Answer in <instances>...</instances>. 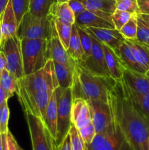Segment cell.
I'll return each mask as SVG.
<instances>
[{"label":"cell","instance_id":"9a60e30c","mask_svg":"<svg viewBox=\"0 0 149 150\" xmlns=\"http://www.w3.org/2000/svg\"><path fill=\"white\" fill-rule=\"evenodd\" d=\"M71 122L77 129L85 127L92 122L90 108L86 100L73 98L71 109Z\"/></svg>","mask_w":149,"mask_h":150},{"label":"cell","instance_id":"f35d334b","mask_svg":"<svg viewBox=\"0 0 149 150\" xmlns=\"http://www.w3.org/2000/svg\"><path fill=\"white\" fill-rule=\"evenodd\" d=\"M67 3H68L71 10L74 13L75 17L86 10L81 0H69Z\"/></svg>","mask_w":149,"mask_h":150},{"label":"cell","instance_id":"277c9868","mask_svg":"<svg viewBox=\"0 0 149 150\" xmlns=\"http://www.w3.org/2000/svg\"><path fill=\"white\" fill-rule=\"evenodd\" d=\"M20 42L25 76L42 69L51 59L48 40L21 38Z\"/></svg>","mask_w":149,"mask_h":150},{"label":"cell","instance_id":"c3c4849f","mask_svg":"<svg viewBox=\"0 0 149 150\" xmlns=\"http://www.w3.org/2000/svg\"><path fill=\"white\" fill-rule=\"evenodd\" d=\"M0 150H2V139H1V134H0Z\"/></svg>","mask_w":149,"mask_h":150},{"label":"cell","instance_id":"f907efd6","mask_svg":"<svg viewBox=\"0 0 149 150\" xmlns=\"http://www.w3.org/2000/svg\"><path fill=\"white\" fill-rule=\"evenodd\" d=\"M17 150H24V149H22V148L20 147V146H19L18 144V146H17Z\"/></svg>","mask_w":149,"mask_h":150},{"label":"cell","instance_id":"5bb4252c","mask_svg":"<svg viewBox=\"0 0 149 150\" xmlns=\"http://www.w3.org/2000/svg\"><path fill=\"white\" fill-rule=\"evenodd\" d=\"M122 80L131 90L140 95L149 92V72L146 74L124 68Z\"/></svg>","mask_w":149,"mask_h":150},{"label":"cell","instance_id":"1f68e13d","mask_svg":"<svg viewBox=\"0 0 149 150\" xmlns=\"http://www.w3.org/2000/svg\"><path fill=\"white\" fill-rule=\"evenodd\" d=\"M77 26V32H78L79 37H80V41H81L82 46H83V51H84V56L81 60L87 59L88 57H90L91 54L92 49V40L91 36L86 32V29L83 27L80 26Z\"/></svg>","mask_w":149,"mask_h":150},{"label":"cell","instance_id":"d4e9b609","mask_svg":"<svg viewBox=\"0 0 149 150\" xmlns=\"http://www.w3.org/2000/svg\"><path fill=\"white\" fill-rule=\"evenodd\" d=\"M86 10L102 11L112 14L116 10V0H81Z\"/></svg>","mask_w":149,"mask_h":150},{"label":"cell","instance_id":"30bf717a","mask_svg":"<svg viewBox=\"0 0 149 150\" xmlns=\"http://www.w3.org/2000/svg\"><path fill=\"white\" fill-rule=\"evenodd\" d=\"M91 40L92 49L90 57L85 59L76 62L94 74L99 75V76H110L109 70L107 67L106 62H105V54H104L102 43L92 36Z\"/></svg>","mask_w":149,"mask_h":150},{"label":"cell","instance_id":"836d02e7","mask_svg":"<svg viewBox=\"0 0 149 150\" xmlns=\"http://www.w3.org/2000/svg\"><path fill=\"white\" fill-rule=\"evenodd\" d=\"M116 10L127 12L131 14H138L139 8L137 0H116Z\"/></svg>","mask_w":149,"mask_h":150},{"label":"cell","instance_id":"f1b7e54d","mask_svg":"<svg viewBox=\"0 0 149 150\" xmlns=\"http://www.w3.org/2000/svg\"><path fill=\"white\" fill-rule=\"evenodd\" d=\"M54 24H55L56 30L57 35L61 40V43L64 45L66 50H67L70 43V40L71 38L72 34V25L67 24L63 23L60 20L56 18H53Z\"/></svg>","mask_w":149,"mask_h":150},{"label":"cell","instance_id":"3957f363","mask_svg":"<svg viewBox=\"0 0 149 150\" xmlns=\"http://www.w3.org/2000/svg\"><path fill=\"white\" fill-rule=\"evenodd\" d=\"M58 86L53 61L50 59L40 70L17 80L18 100L44 92H53Z\"/></svg>","mask_w":149,"mask_h":150},{"label":"cell","instance_id":"7c38bea8","mask_svg":"<svg viewBox=\"0 0 149 150\" xmlns=\"http://www.w3.org/2000/svg\"><path fill=\"white\" fill-rule=\"evenodd\" d=\"M74 23L83 28L115 29L112 21V14L95 10H84L76 16Z\"/></svg>","mask_w":149,"mask_h":150},{"label":"cell","instance_id":"83f0119b","mask_svg":"<svg viewBox=\"0 0 149 150\" xmlns=\"http://www.w3.org/2000/svg\"><path fill=\"white\" fill-rule=\"evenodd\" d=\"M126 86H127L129 96L134 105L149 118V92L145 95H140L129 89L127 85Z\"/></svg>","mask_w":149,"mask_h":150},{"label":"cell","instance_id":"4dcf8cb0","mask_svg":"<svg viewBox=\"0 0 149 150\" xmlns=\"http://www.w3.org/2000/svg\"><path fill=\"white\" fill-rule=\"evenodd\" d=\"M10 1L18 24L19 26L23 16L29 11L30 0H10Z\"/></svg>","mask_w":149,"mask_h":150},{"label":"cell","instance_id":"681fc988","mask_svg":"<svg viewBox=\"0 0 149 150\" xmlns=\"http://www.w3.org/2000/svg\"><path fill=\"white\" fill-rule=\"evenodd\" d=\"M69 0H57L58 2H67Z\"/></svg>","mask_w":149,"mask_h":150},{"label":"cell","instance_id":"ba28073f","mask_svg":"<svg viewBox=\"0 0 149 150\" xmlns=\"http://www.w3.org/2000/svg\"><path fill=\"white\" fill-rule=\"evenodd\" d=\"M33 150H56V142L43 120L30 113H25Z\"/></svg>","mask_w":149,"mask_h":150},{"label":"cell","instance_id":"b9f144b4","mask_svg":"<svg viewBox=\"0 0 149 150\" xmlns=\"http://www.w3.org/2000/svg\"><path fill=\"white\" fill-rule=\"evenodd\" d=\"M7 144H8V150H17V146L18 144L16 142L15 139L9 130L7 133Z\"/></svg>","mask_w":149,"mask_h":150},{"label":"cell","instance_id":"ac0fdd59","mask_svg":"<svg viewBox=\"0 0 149 150\" xmlns=\"http://www.w3.org/2000/svg\"><path fill=\"white\" fill-rule=\"evenodd\" d=\"M102 45L104 54H105V62L107 67L109 70L110 76L115 81H118L122 79L124 67L122 65L119 57L107 45Z\"/></svg>","mask_w":149,"mask_h":150},{"label":"cell","instance_id":"e575fe53","mask_svg":"<svg viewBox=\"0 0 149 150\" xmlns=\"http://www.w3.org/2000/svg\"><path fill=\"white\" fill-rule=\"evenodd\" d=\"M132 15L134 14H131V13L122 11V10H115V12L112 14V21L115 29L120 31V29L124 26V24L131 18Z\"/></svg>","mask_w":149,"mask_h":150},{"label":"cell","instance_id":"60d3db41","mask_svg":"<svg viewBox=\"0 0 149 150\" xmlns=\"http://www.w3.org/2000/svg\"><path fill=\"white\" fill-rule=\"evenodd\" d=\"M56 150H72L71 143H70V137L69 133L63 139L61 143L56 146Z\"/></svg>","mask_w":149,"mask_h":150},{"label":"cell","instance_id":"f6af8a7d","mask_svg":"<svg viewBox=\"0 0 149 150\" xmlns=\"http://www.w3.org/2000/svg\"><path fill=\"white\" fill-rule=\"evenodd\" d=\"M6 67V59L5 56L3 54L1 51H0V76H1V72L4 70Z\"/></svg>","mask_w":149,"mask_h":150},{"label":"cell","instance_id":"ab89813d","mask_svg":"<svg viewBox=\"0 0 149 150\" xmlns=\"http://www.w3.org/2000/svg\"><path fill=\"white\" fill-rule=\"evenodd\" d=\"M139 13L149 15V0H137Z\"/></svg>","mask_w":149,"mask_h":150},{"label":"cell","instance_id":"7bdbcfd3","mask_svg":"<svg viewBox=\"0 0 149 150\" xmlns=\"http://www.w3.org/2000/svg\"><path fill=\"white\" fill-rule=\"evenodd\" d=\"M137 17L138 20H140L142 23H144V24L149 29V15L138 13V14L137 15Z\"/></svg>","mask_w":149,"mask_h":150},{"label":"cell","instance_id":"8992f818","mask_svg":"<svg viewBox=\"0 0 149 150\" xmlns=\"http://www.w3.org/2000/svg\"><path fill=\"white\" fill-rule=\"evenodd\" d=\"M86 150L133 149L113 114L112 122L102 131L96 133L91 143L86 145Z\"/></svg>","mask_w":149,"mask_h":150},{"label":"cell","instance_id":"e0dca14e","mask_svg":"<svg viewBox=\"0 0 149 150\" xmlns=\"http://www.w3.org/2000/svg\"><path fill=\"white\" fill-rule=\"evenodd\" d=\"M51 58L53 62L70 66H75L76 62L70 57L67 50L61 43L57 34L50 40Z\"/></svg>","mask_w":149,"mask_h":150},{"label":"cell","instance_id":"816d5d0a","mask_svg":"<svg viewBox=\"0 0 149 150\" xmlns=\"http://www.w3.org/2000/svg\"><path fill=\"white\" fill-rule=\"evenodd\" d=\"M148 150H149V139H148Z\"/></svg>","mask_w":149,"mask_h":150},{"label":"cell","instance_id":"4316f807","mask_svg":"<svg viewBox=\"0 0 149 150\" xmlns=\"http://www.w3.org/2000/svg\"><path fill=\"white\" fill-rule=\"evenodd\" d=\"M0 86L5 91L8 98H10L17 91V79L8 70L4 69L0 76Z\"/></svg>","mask_w":149,"mask_h":150},{"label":"cell","instance_id":"cb8c5ba5","mask_svg":"<svg viewBox=\"0 0 149 150\" xmlns=\"http://www.w3.org/2000/svg\"><path fill=\"white\" fill-rule=\"evenodd\" d=\"M67 51L70 57L75 62L81 60L84 56V51L82 46L81 41H80L75 23H74L72 26L71 38H70L69 47Z\"/></svg>","mask_w":149,"mask_h":150},{"label":"cell","instance_id":"6da1fadb","mask_svg":"<svg viewBox=\"0 0 149 150\" xmlns=\"http://www.w3.org/2000/svg\"><path fill=\"white\" fill-rule=\"evenodd\" d=\"M108 102L132 149L148 150L149 118L134 105L122 79L109 92Z\"/></svg>","mask_w":149,"mask_h":150},{"label":"cell","instance_id":"484cf974","mask_svg":"<svg viewBox=\"0 0 149 150\" xmlns=\"http://www.w3.org/2000/svg\"><path fill=\"white\" fill-rule=\"evenodd\" d=\"M57 0H30L29 13L37 17H45L49 15L50 10Z\"/></svg>","mask_w":149,"mask_h":150},{"label":"cell","instance_id":"5b68a950","mask_svg":"<svg viewBox=\"0 0 149 150\" xmlns=\"http://www.w3.org/2000/svg\"><path fill=\"white\" fill-rule=\"evenodd\" d=\"M57 34L53 18L48 15L45 17H37L28 12L20 21L17 31L20 39H44L50 40Z\"/></svg>","mask_w":149,"mask_h":150},{"label":"cell","instance_id":"f5cc1de1","mask_svg":"<svg viewBox=\"0 0 149 150\" xmlns=\"http://www.w3.org/2000/svg\"><path fill=\"white\" fill-rule=\"evenodd\" d=\"M0 18H1V16H0Z\"/></svg>","mask_w":149,"mask_h":150},{"label":"cell","instance_id":"7a4b0ae2","mask_svg":"<svg viewBox=\"0 0 149 150\" xmlns=\"http://www.w3.org/2000/svg\"><path fill=\"white\" fill-rule=\"evenodd\" d=\"M115 81L110 76L94 74L76 62L72 86V98L100 100L108 102V93Z\"/></svg>","mask_w":149,"mask_h":150},{"label":"cell","instance_id":"2e32d148","mask_svg":"<svg viewBox=\"0 0 149 150\" xmlns=\"http://www.w3.org/2000/svg\"><path fill=\"white\" fill-rule=\"evenodd\" d=\"M1 30L2 35V42L9 38L17 35L18 29L17 20L13 12L11 1H9L7 7L1 15ZM1 42V43H2Z\"/></svg>","mask_w":149,"mask_h":150},{"label":"cell","instance_id":"ee69618b","mask_svg":"<svg viewBox=\"0 0 149 150\" xmlns=\"http://www.w3.org/2000/svg\"><path fill=\"white\" fill-rule=\"evenodd\" d=\"M8 97H7V93L5 92V91L2 89L1 86H0V108L2 106L3 104L6 102V101L8 100Z\"/></svg>","mask_w":149,"mask_h":150},{"label":"cell","instance_id":"8fae6325","mask_svg":"<svg viewBox=\"0 0 149 150\" xmlns=\"http://www.w3.org/2000/svg\"><path fill=\"white\" fill-rule=\"evenodd\" d=\"M90 108L92 123L96 133L102 131L113 120V114L108 102L100 100H86Z\"/></svg>","mask_w":149,"mask_h":150},{"label":"cell","instance_id":"603a6c76","mask_svg":"<svg viewBox=\"0 0 149 150\" xmlns=\"http://www.w3.org/2000/svg\"><path fill=\"white\" fill-rule=\"evenodd\" d=\"M56 76L58 86L63 88L72 87L75 66H70L53 62ZM76 65V64H75Z\"/></svg>","mask_w":149,"mask_h":150},{"label":"cell","instance_id":"d590c367","mask_svg":"<svg viewBox=\"0 0 149 150\" xmlns=\"http://www.w3.org/2000/svg\"><path fill=\"white\" fill-rule=\"evenodd\" d=\"M9 117H10V110L7 105V101H6L0 108V134L8 133Z\"/></svg>","mask_w":149,"mask_h":150},{"label":"cell","instance_id":"52a82bcc","mask_svg":"<svg viewBox=\"0 0 149 150\" xmlns=\"http://www.w3.org/2000/svg\"><path fill=\"white\" fill-rule=\"evenodd\" d=\"M57 101V139L56 146L59 145L68 134L72 125L71 109L72 104V87L63 88L58 86L55 89Z\"/></svg>","mask_w":149,"mask_h":150},{"label":"cell","instance_id":"f546056e","mask_svg":"<svg viewBox=\"0 0 149 150\" xmlns=\"http://www.w3.org/2000/svg\"><path fill=\"white\" fill-rule=\"evenodd\" d=\"M137 15L134 14L131 18L124 24V26L120 29V32L125 39L136 40L137 39Z\"/></svg>","mask_w":149,"mask_h":150},{"label":"cell","instance_id":"7402d4cb","mask_svg":"<svg viewBox=\"0 0 149 150\" xmlns=\"http://www.w3.org/2000/svg\"><path fill=\"white\" fill-rule=\"evenodd\" d=\"M119 57L121 59L122 65L124 68L129 69V70H134V71L139 72V73L146 74L148 73L143 67L140 64V63L137 61V59L134 57V54L131 52V49L126 43L125 40L121 45L120 48Z\"/></svg>","mask_w":149,"mask_h":150},{"label":"cell","instance_id":"d6a6232c","mask_svg":"<svg viewBox=\"0 0 149 150\" xmlns=\"http://www.w3.org/2000/svg\"><path fill=\"white\" fill-rule=\"evenodd\" d=\"M72 150H86V144L80 136L78 129L72 124L69 130Z\"/></svg>","mask_w":149,"mask_h":150},{"label":"cell","instance_id":"9c48e42d","mask_svg":"<svg viewBox=\"0 0 149 150\" xmlns=\"http://www.w3.org/2000/svg\"><path fill=\"white\" fill-rule=\"evenodd\" d=\"M0 51L6 59L5 69L13 74L17 80L25 76L23 70L20 39L17 35L9 38L1 43Z\"/></svg>","mask_w":149,"mask_h":150},{"label":"cell","instance_id":"8d00e7d4","mask_svg":"<svg viewBox=\"0 0 149 150\" xmlns=\"http://www.w3.org/2000/svg\"><path fill=\"white\" fill-rule=\"evenodd\" d=\"M78 131L86 145L90 144L96 134L94 125L92 122L85 127L78 129Z\"/></svg>","mask_w":149,"mask_h":150},{"label":"cell","instance_id":"7dc6e473","mask_svg":"<svg viewBox=\"0 0 149 150\" xmlns=\"http://www.w3.org/2000/svg\"><path fill=\"white\" fill-rule=\"evenodd\" d=\"M1 42H2V35H1V22H0V47H1Z\"/></svg>","mask_w":149,"mask_h":150},{"label":"cell","instance_id":"d6986e66","mask_svg":"<svg viewBox=\"0 0 149 150\" xmlns=\"http://www.w3.org/2000/svg\"><path fill=\"white\" fill-rule=\"evenodd\" d=\"M137 61L146 70H149V45L140 42L137 40L125 39Z\"/></svg>","mask_w":149,"mask_h":150},{"label":"cell","instance_id":"ffe728a7","mask_svg":"<svg viewBox=\"0 0 149 150\" xmlns=\"http://www.w3.org/2000/svg\"><path fill=\"white\" fill-rule=\"evenodd\" d=\"M57 101L54 91L48 103L44 122L55 142H56L57 139Z\"/></svg>","mask_w":149,"mask_h":150},{"label":"cell","instance_id":"44dd1931","mask_svg":"<svg viewBox=\"0 0 149 150\" xmlns=\"http://www.w3.org/2000/svg\"><path fill=\"white\" fill-rule=\"evenodd\" d=\"M49 15L67 24L73 25L75 23V16L67 2L54 3L51 6Z\"/></svg>","mask_w":149,"mask_h":150},{"label":"cell","instance_id":"bcb514c9","mask_svg":"<svg viewBox=\"0 0 149 150\" xmlns=\"http://www.w3.org/2000/svg\"><path fill=\"white\" fill-rule=\"evenodd\" d=\"M10 0H0V16L4 12Z\"/></svg>","mask_w":149,"mask_h":150},{"label":"cell","instance_id":"74e56055","mask_svg":"<svg viewBox=\"0 0 149 150\" xmlns=\"http://www.w3.org/2000/svg\"><path fill=\"white\" fill-rule=\"evenodd\" d=\"M136 40L143 43L149 45V29L138 19H137V39Z\"/></svg>","mask_w":149,"mask_h":150},{"label":"cell","instance_id":"4fadbf2b","mask_svg":"<svg viewBox=\"0 0 149 150\" xmlns=\"http://www.w3.org/2000/svg\"><path fill=\"white\" fill-rule=\"evenodd\" d=\"M86 32L102 44L110 48L117 55H119L120 48L125 40L119 30L116 29L84 28Z\"/></svg>","mask_w":149,"mask_h":150}]
</instances>
